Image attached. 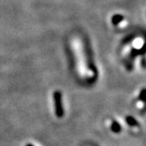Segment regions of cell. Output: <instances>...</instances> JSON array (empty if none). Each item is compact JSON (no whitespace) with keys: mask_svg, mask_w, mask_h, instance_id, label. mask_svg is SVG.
Here are the masks:
<instances>
[{"mask_svg":"<svg viewBox=\"0 0 146 146\" xmlns=\"http://www.w3.org/2000/svg\"><path fill=\"white\" fill-rule=\"evenodd\" d=\"M53 99L55 103L56 115L58 118H62L64 114V109L62 107V95L60 91H56L53 93Z\"/></svg>","mask_w":146,"mask_h":146,"instance_id":"1","label":"cell"},{"mask_svg":"<svg viewBox=\"0 0 146 146\" xmlns=\"http://www.w3.org/2000/svg\"><path fill=\"white\" fill-rule=\"evenodd\" d=\"M123 19H124V17L121 14H114L112 17V23L114 26H117L118 24H120L122 21Z\"/></svg>","mask_w":146,"mask_h":146,"instance_id":"2","label":"cell"},{"mask_svg":"<svg viewBox=\"0 0 146 146\" xmlns=\"http://www.w3.org/2000/svg\"><path fill=\"white\" fill-rule=\"evenodd\" d=\"M111 130L113 132V133H120L121 131V124L115 121H113L112 122V125H111Z\"/></svg>","mask_w":146,"mask_h":146,"instance_id":"3","label":"cell"},{"mask_svg":"<svg viewBox=\"0 0 146 146\" xmlns=\"http://www.w3.org/2000/svg\"><path fill=\"white\" fill-rule=\"evenodd\" d=\"M126 121H127V123L129 125V126H131V127L138 126L137 121L135 120L133 116H127V117H126Z\"/></svg>","mask_w":146,"mask_h":146,"instance_id":"4","label":"cell"},{"mask_svg":"<svg viewBox=\"0 0 146 146\" xmlns=\"http://www.w3.org/2000/svg\"><path fill=\"white\" fill-rule=\"evenodd\" d=\"M144 53V50L143 49L142 51H139V49H133L130 53V56H138V55H141V54H143Z\"/></svg>","mask_w":146,"mask_h":146,"instance_id":"5","label":"cell"},{"mask_svg":"<svg viewBox=\"0 0 146 146\" xmlns=\"http://www.w3.org/2000/svg\"><path fill=\"white\" fill-rule=\"evenodd\" d=\"M134 38V35H129L127 38H125L124 40H123V43L125 42V43H128V42H129L130 40H132V39Z\"/></svg>","mask_w":146,"mask_h":146,"instance_id":"6","label":"cell"},{"mask_svg":"<svg viewBox=\"0 0 146 146\" xmlns=\"http://www.w3.org/2000/svg\"><path fill=\"white\" fill-rule=\"evenodd\" d=\"M144 92H145V90H143L141 92H140V95H139V97H138V99L140 100H142V101H144L145 100H144Z\"/></svg>","mask_w":146,"mask_h":146,"instance_id":"7","label":"cell"},{"mask_svg":"<svg viewBox=\"0 0 146 146\" xmlns=\"http://www.w3.org/2000/svg\"><path fill=\"white\" fill-rule=\"evenodd\" d=\"M142 65H143V68L145 67V62H144V58H143V61H142Z\"/></svg>","mask_w":146,"mask_h":146,"instance_id":"8","label":"cell"},{"mask_svg":"<svg viewBox=\"0 0 146 146\" xmlns=\"http://www.w3.org/2000/svg\"><path fill=\"white\" fill-rule=\"evenodd\" d=\"M26 146H35V145H33V144H31V143H28V144H27Z\"/></svg>","mask_w":146,"mask_h":146,"instance_id":"9","label":"cell"}]
</instances>
